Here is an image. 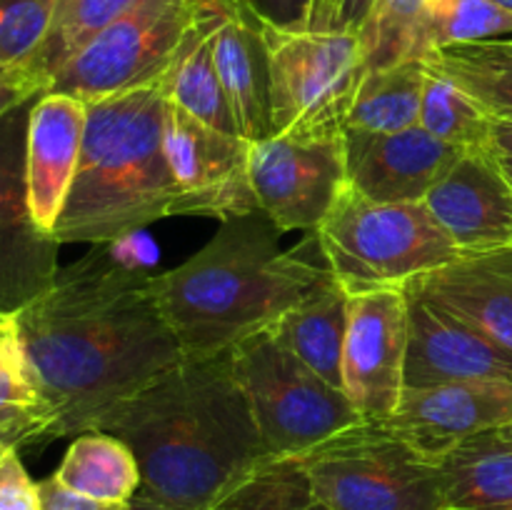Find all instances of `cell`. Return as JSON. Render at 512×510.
Wrapping results in <instances>:
<instances>
[{"instance_id":"6da1fadb","label":"cell","mask_w":512,"mask_h":510,"mask_svg":"<svg viewBox=\"0 0 512 510\" xmlns=\"http://www.w3.org/2000/svg\"><path fill=\"white\" fill-rule=\"evenodd\" d=\"M153 275L95 245L13 315L50 405L45 443L90 433L105 410L188 360L155 298Z\"/></svg>"},{"instance_id":"7a4b0ae2","label":"cell","mask_w":512,"mask_h":510,"mask_svg":"<svg viewBox=\"0 0 512 510\" xmlns=\"http://www.w3.org/2000/svg\"><path fill=\"white\" fill-rule=\"evenodd\" d=\"M95 430L133 450L138 493L175 510H210L268 460L230 353L188 358L105 410Z\"/></svg>"},{"instance_id":"3957f363","label":"cell","mask_w":512,"mask_h":510,"mask_svg":"<svg viewBox=\"0 0 512 510\" xmlns=\"http://www.w3.org/2000/svg\"><path fill=\"white\" fill-rule=\"evenodd\" d=\"M268 215L225 220L183 265L153 275V290L185 358L230 353L278 323L330 275L283 250Z\"/></svg>"},{"instance_id":"277c9868","label":"cell","mask_w":512,"mask_h":510,"mask_svg":"<svg viewBox=\"0 0 512 510\" xmlns=\"http://www.w3.org/2000/svg\"><path fill=\"white\" fill-rule=\"evenodd\" d=\"M163 85L88 103L83 150L55 238L110 245L178 215V185L165 153Z\"/></svg>"},{"instance_id":"5b68a950","label":"cell","mask_w":512,"mask_h":510,"mask_svg":"<svg viewBox=\"0 0 512 510\" xmlns=\"http://www.w3.org/2000/svg\"><path fill=\"white\" fill-rule=\"evenodd\" d=\"M315 240L348 295L400 288L463 255L425 203H378L350 183Z\"/></svg>"},{"instance_id":"8992f818","label":"cell","mask_w":512,"mask_h":510,"mask_svg":"<svg viewBox=\"0 0 512 510\" xmlns=\"http://www.w3.org/2000/svg\"><path fill=\"white\" fill-rule=\"evenodd\" d=\"M323 510H445L440 465L383 423H363L295 455Z\"/></svg>"},{"instance_id":"52a82bcc","label":"cell","mask_w":512,"mask_h":510,"mask_svg":"<svg viewBox=\"0 0 512 510\" xmlns=\"http://www.w3.org/2000/svg\"><path fill=\"white\" fill-rule=\"evenodd\" d=\"M268 458H295L363 423L343 388L320 378L270 330L230 350Z\"/></svg>"},{"instance_id":"ba28073f","label":"cell","mask_w":512,"mask_h":510,"mask_svg":"<svg viewBox=\"0 0 512 510\" xmlns=\"http://www.w3.org/2000/svg\"><path fill=\"white\" fill-rule=\"evenodd\" d=\"M270 78L273 135H340L365 70L355 33L260 23Z\"/></svg>"},{"instance_id":"9c48e42d","label":"cell","mask_w":512,"mask_h":510,"mask_svg":"<svg viewBox=\"0 0 512 510\" xmlns=\"http://www.w3.org/2000/svg\"><path fill=\"white\" fill-rule=\"evenodd\" d=\"M193 25V0H138L55 73L50 90L95 103L160 83Z\"/></svg>"},{"instance_id":"30bf717a","label":"cell","mask_w":512,"mask_h":510,"mask_svg":"<svg viewBox=\"0 0 512 510\" xmlns=\"http://www.w3.org/2000/svg\"><path fill=\"white\" fill-rule=\"evenodd\" d=\"M258 210L278 230H315L348 185L345 133L270 135L250 145Z\"/></svg>"},{"instance_id":"8fae6325","label":"cell","mask_w":512,"mask_h":510,"mask_svg":"<svg viewBox=\"0 0 512 510\" xmlns=\"http://www.w3.org/2000/svg\"><path fill=\"white\" fill-rule=\"evenodd\" d=\"M250 145L203 123L180 105H165V153L178 185V215L220 223L258 213L250 185Z\"/></svg>"},{"instance_id":"7c38bea8","label":"cell","mask_w":512,"mask_h":510,"mask_svg":"<svg viewBox=\"0 0 512 510\" xmlns=\"http://www.w3.org/2000/svg\"><path fill=\"white\" fill-rule=\"evenodd\" d=\"M35 100L0 118V315L33 303L60 270L58 238L33 220L25 185V138Z\"/></svg>"},{"instance_id":"4fadbf2b","label":"cell","mask_w":512,"mask_h":510,"mask_svg":"<svg viewBox=\"0 0 512 510\" xmlns=\"http://www.w3.org/2000/svg\"><path fill=\"white\" fill-rule=\"evenodd\" d=\"M408 290L378 288L348 295L343 390L368 423H385L405 390Z\"/></svg>"},{"instance_id":"5bb4252c","label":"cell","mask_w":512,"mask_h":510,"mask_svg":"<svg viewBox=\"0 0 512 510\" xmlns=\"http://www.w3.org/2000/svg\"><path fill=\"white\" fill-rule=\"evenodd\" d=\"M512 423V380H455L430 388H405L385 428L410 448L440 460L473 435Z\"/></svg>"},{"instance_id":"9a60e30c","label":"cell","mask_w":512,"mask_h":510,"mask_svg":"<svg viewBox=\"0 0 512 510\" xmlns=\"http://www.w3.org/2000/svg\"><path fill=\"white\" fill-rule=\"evenodd\" d=\"M408 290L405 388L455 380H512V353L438 300Z\"/></svg>"},{"instance_id":"2e32d148","label":"cell","mask_w":512,"mask_h":510,"mask_svg":"<svg viewBox=\"0 0 512 510\" xmlns=\"http://www.w3.org/2000/svg\"><path fill=\"white\" fill-rule=\"evenodd\" d=\"M348 183L378 203H423L465 150L443 143L423 125L393 135L345 130Z\"/></svg>"},{"instance_id":"e0dca14e","label":"cell","mask_w":512,"mask_h":510,"mask_svg":"<svg viewBox=\"0 0 512 510\" xmlns=\"http://www.w3.org/2000/svg\"><path fill=\"white\" fill-rule=\"evenodd\" d=\"M423 203L460 253L512 248V185L493 148L465 150Z\"/></svg>"},{"instance_id":"ac0fdd59","label":"cell","mask_w":512,"mask_h":510,"mask_svg":"<svg viewBox=\"0 0 512 510\" xmlns=\"http://www.w3.org/2000/svg\"><path fill=\"white\" fill-rule=\"evenodd\" d=\"M88 103L73 95L48 93L33 103L25 138V185L33 220L55 235L83 150Z\"/></svg>"},{"instance_id":"d6986e66","label":"cell","mask_w":512,"mask_h":510,"mask_svg":"<svg viewBox=\"0 0 512 510\" xmlns=\"http://www.w3.org/2000/svg\"><path fill=\"white\" fill-rule=\"evenodd\" d=\"M210 18L213 53L240 138L248 143L273 135L270 78L260 20L235 0H198Z\"/></svg>"},{"instance_id":"ffe728a7","label":"cell","mask_w":512,"mask_h":510,"mask_svg":"<svg viewBox=\"0 0 512 510\" xmlns=\"http://www.w3.org/2000/svg\"><path fill=\"white\" fill-rule=\"evenodd\" d=\"M408 285L443 303L512 353V248L463 253Z\"/></svg>"},{"instance_id":"44dd1931","label":"cell","mask_w":512,"mask_h":510,"mask_svg":"<svg viewBox=\"0 0 512 510\" xmlns=\"http://www.w3.org/2000/svg\"><path fill=\"white\" fill-rule=\"evenodd\" d=\"M268 330L320 378L343 388L348 293L333 273Z\"/></svg>"},{"instance_id":"7402d4cb","label":"cell","mask_w":512,"mask_h":510,"mask_svg":"<svg viewBox=\"0 0 512 510\" xmlns=\"http://www.w3.org/2000/svg\"><path fill=\"white\" fill-rule=\"evenodd\" d=\"M160 85L170 103L180 105L223 133L240 135L215 65L210 18L198 0H193V25L185 33L170 68L160 78Z\"/></svg>"},{"instance_id":"603a6c76","label":"cell","mask_w":512,"mask_h":510,"mask_svg":"<svg viewBox=\"0 0 512 510\" xmlns=\"http://www.w3.org/2000/svg\"><path fill=\"white\" fill-rule=\"evenodd\" d=\"M445 510H512V443L473 435L440 460Z\"/></svg>"},{"instance_id":"cb8c5ba5","label":"cell","mask_w":512,"mask_h":510,"mask_svg":"<svg viewBox=\"0 0 512 510\" xmlns=\"http://www.w3.org/2000/svg\"><path fill=\"white\" fill-rule=\"evenodd\" d=\"M53 475L73 493L103 503H130L143 485L133 450L105 430L75 435Z\"/></svg>"},{"instance_id":"d4e9b609","label":"cell","mask_w":512,"mask_h":510,"mask_svg":"<svg viewBox=\"0 0 512 510\" xmlns=\"http://www.w3.org/2000/svg\"><path fill=\"white\" fill-rule=\"evenodd\" d=\"M428 68L423 60H405L390 68L368 70L360 80L345 130L393 135L420 125Z\"/></svg>"},{"instance_id":"484cf974","label":"cell","mask_w":512,"mask_h":510,"mask_svg":"<svg viewBox=\"0 0 512 510\" xmlns=\"http://www.w3.org/2000/svg\"><path fill=\"white\" fill-rule=\"evenodd\" d=\"M512 38V13L493 0H428L413 30L410 60L480 40Z\"/></svg>"},{"instance_id":"4316f807","label":"cell","mask_w":512,"mask_h":510,"mask_svg":"<svg viewBox=\"0 0 512 510\" xmlns=\"http://www.w3.org/2000/svg\"><path fill=\"white\" fill-rule=\"evenodd\" d=\"M423 63L468 90L493 115L512 113V38L450 45Z\"/></svg>"},{"instance_id":"83f0119b","label":"cell","mask_w":512,"mask_h":510,"mask_svg":"<svg viewBox=\"0 0 512 510\" xmlns=\"http://www.w3.org/2000/svg\"><path fill=\"white\" fill-rule=\"evenodd\" d=\"M0 428H25L33 445L45 443L50 405L28 363L13 315H0Z\"/></svg>"},{"instance_id":"f1b7e54d","label":"cell","mask_w":512,"mask_h":510,"mask_svg":"<svg viewBox=\"0 0 512 510\" xmlns=\"http://www.w3.org/2000/svg\"><path fill=\"white\" fill-rule=\"evenodd\" d=\"M420 125L443 143L460 150H480L490 148L493 113L458 83L428 68Z\"/></svg>"},{"instance_id":"f546056e","label":"cell","mask_w":512,"mask_h":510,"mask_svg":"<svg viewBox=\"0 0 512 510\" xmlns=\"http://www.w3.org/2000/svg\"><path fill=\"white\" fill-rule=\"evenodd\" d=\"M135 3L138 0H58L48 38L28 63V70L50 90L55 73Z\"/></svg>"},{"instance_id":"4dcf8cb0","label":"cell","mask_w":512,"mask_h":510,"mask_svg":"<svg viewBox=\"0 0 512 510\" xmlns=\"http://www.w3.org/2000/svg\"><path fill=\"white\" fill-rule=\"evenodd\" d=\"M210 510H323L298 458H268Z\"/></svg>"},{"instance_id":"1f68e13d","label":"cell","mask_w":512,"mask_h":510,"mask_svg":"<svg viewBox=\"0 0 512 510\" xmlns=\"http://www.w3.org/2000/svg\"><path fill=\"white\" fill-rule=\"evenodd\" d=\"M428 0H375L360 28L365 70L390 68L410 60L413 30Z\"/></svg>"},{"instance_id":"d6a6232c","label":"cell","mask_w":512,"mask_h":510,"mask_svg":"<svg viewBox=\"0 0 512 510\" xmlns=\"http://www.w3.org/2000/svg\"><path fill=\"white\" fill-rule=\"evenodd\" d=\"M55 8L58 0H0V63L28 68L48 38Z\"/></svg>"},{"instance_id":"836d02e7","label":"cell","mask_w":512,"mask_h":510,"mask_svg":"<svg viewBox=\"0 0 512 510\" xmlns=\"http://www.w3.org/2000/svg\"><path fill=\"white\" fill-rule=\"evenodd\" d=\"M0 510H40V483L20 460V448L0 455Z\"/></svg>"},{"instance_id":"e575fe53","label":"cell","mask_w":512,"mask_h":510,"mask_svg":"<svg viewBox=\"0 0 512 510\" xmlns=\"http://www.w3.org/2000/svg\"><path fill=\"white\" fill-rule=\"evenodd\" d=\"M255 20L273 28H310L318 0H235Z\"/></svg>"},{"instance_id":"d590c367","label":"cell","mask_w":512,"mask_h":510,"mask_svg":"<svg viewBox=\"0 0 512 510\" xmlns=\"http://www.w3.org/2000/svg\"><path fill=\"white\" fill-rule=\"evenodd\" d=\"M43 93H48V85L35 78L28 68L0 63V118Z\"/></svg>"},{"instance_id":"8d00e7d4","label":"cell","mask_w":512,"mask_h":510,"mask_svg":"<svg viewBox=\"0 0 512 510\" xmlns=\"http://www.w3.org/2000/svg\"><path fill=\"white\" fill-rule=\"evenodd\" d=\"M40 510H133L130 503H103L73 493L55 480V475L40 480Z\"/></svg>"},{"instance_id":"74e56055","label":"cell","mask_w":512,"mask_h":510,"mask_svg":"<svg viewBox=\"0 0 512 510\" xmlns=\"http://www.w3.org/2000/svg\"><path fill=\"white\" fill-rule=\"evenodd\" d=\"M373 3L375 0H335L325 30H343V33L358 35Z\"/></svg>"},{"instance_id":"f35d334b","label":"cell","mask_w":512,"mask_h":510,"mask_svg":"<svg viewBox=\"0 0 512 510\" xmlns=\"http://www.w3.org/2000/svg\"><path fill=\"white\" fill-rule=\"evenodd\" d=\"M490 148L498 153L512 155V118L493 115V128H490Z\"/></svg>"},{"instance_id":"ab89813d","label":"cell","mask_w":512,"mask_h":510,"mask_svg":"<svg viewBox=\"0 0 512 510\" xmlns=\"http://www.w3.org/2000/svg\"><path fill=\"white\" fill-rule=\"evenodd\" d=\"M33 445V433L25 428H0V455L13 448H28Z\"/></svg>"},{"instance_id":"60d3db41","label":"cell","mask_w":512,"mask_h":510,"mask_svg":"<svg viewBox=\"0 0 512 510\" xmlns=\"http://www.w3.org/2000/svg\"><path fill=\"white\" fill-rule=\"evenodd\" d=\"M335 0H318V8H315V18L310 28H318L325 30L328 28V20H330V10H333Z\"/></svg>"},{"instance_id":"b9f144b4","label":"cell","mask_w":512,"mask_h":510,"mask_svg":"<svg viewBox=\"0 0 512 510\" xmlns=\"http://www.w3.org/2000/svg\"><path fill=\"white\" fill-rule=\"evenodd\" d=\"M130 505H133V510H175V508H168V505L158 503V500L148 498V495L138 493L133 500H130Z\"/></svg>"},{"instance_id":"7bdbcfd3","label":"cell","mask_w":512,"mask_h":510,"mask_svg":"<svg viewBox=\"0 0 512 510\" xmlns=\"http://www.w3.org/2000/svg\"><path fill=\"white\" fill-rule=\"evenodd\" d=\"M495 158H498L500 170H503V175H505V178H508V183L512 185V155L498 153V150H495Z\"/></svg>"},{"instance_id":"ee69618b","label":"cell","mask_w":512,"mask_h":510,"mask_svg":"<svg viewBox=\"0 0 512 510\" xmlns=\"http://www.w3.org/2000/svg\"><path fill=\"white\" fill-rule=\"evenodd\" d=\"M498 433H500V435H503V438H505V440H510V443H512V423H508V425H503V428H498Z\"/></svg>"},{"instance_id":"f6af8a7d","label":"cell","mask_w":512,"mask_h":510,"mask_svg":"<svg viewBox=\"0 0 512 510\" xmlns=\"http://www.w3.org/2000/svg\"><path fill=\"white\" fill-rule=\"evenodd\" d=\"M493 3L503 5V8H505V10H510V13H512V0H493Z\"/></svg>"},{"instance_id":"bcb514c9","label":"cell","mask_w":512,"mask_h":510,"mask_svg":"<svg viewBox=\"0 0 512 510\" xmlns=\"http://www.w3.org/2000/svg\"><path fill=\"white\" fill-rule=\"evenodd\" d=\"M505 115V118H512V113H503Z\"/></svg>"}]
</instances>
